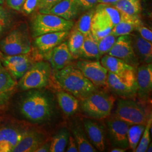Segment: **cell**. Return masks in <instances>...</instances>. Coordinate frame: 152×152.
Listing matches in <instances>:
<instances>
[{"instance_id":"cell-1","label":"cell","mask_w":152,"mask_h":152,"mask_svg":"<svg viewBox=\"0 0 152 152\" xmlns=\"http://www.w3.org/2000/svg\"><path fill=\"white\" fill-rule=\"evenodd\" d=\"M53 77L61 88L81 100L97 91L96 87L73 65L54 70Z\"/></svg>"},{"instance_id":"cell-2","label":"cell","mask_w":152,"mask_h":152,"mask_svg":"<svg viewBox=\"0 0 152 152\" xmlns=\"http://www.w3.org/2000/svg\"><path fill=\"white\" fill-rule=\"evenodd\" d=\"M19 110L27 120L41 122L49 120L53 113L52 100L44 92L31 91L22 98Z\"/></svg>"},{"instance_id":"cell-3","label":"cell","mask_w":152,"mask_h":152,"mask_svg":"<svg viewBox=\"0 0 152 152\" xmlns=\"http://www.w3.org/2000/svg\"><path fill=\"white\" fill-rule=\"evenodd\" d=\"M114 102L115 98L113 96L96 91L82 99L80 107L87 116L98 120L103 119L110 114Z\"/></svg>"},{"instance_id":"cell-4","label":"cell","mask_w":152,"mask_h":152,"mask_svg":"<svg viewBox=\"0 0 152 152\" xmlns=\"http://www.w3.org/2000/svg\"><path fill=\"white\" fill-rule=\"evenodd\" d=\"M73 24L72 20H66L53 14L39 12L34 16L31 22L33 37L48 33L69 31Z\"/></svg>"},{"instance_id":"cell-5","label":"cell","mask_w":152,"mask_h":152,"mask_svg":"<svg viewBox=\"0 0 152 152\" xmlns=\"http://www.w3.org/2000/svg\"><path fill=\"white\" fill-rule=\"evenodd\" d=\"M152 116L141 104L130 99H120L117 104L114 117L131 126L146 125Z\"/></svg>"},{"instance_id":"cell-6","label":"cell","mask_w":152,"mask_h":152,"mask_svg":"<svg viewBox=\"0 0 152 152\" xmlns=\"http://www.w3.org/2000/svg\"><path fill=\"white\" fill-rule=\"evenodd\" d=\"M0 49L7 55L29 54L32 48L26 28L20 26L11 31L0 41Z\"/></svg>"},{"instance_id":"cell-7","label":"cell","mask_w":152,"mask_h":152,"mask_svg":"<svg viewBox=\"0 0 152 152\" xmlns=\"http://www.w3.org/2000/svg\"><path fill=\"white\" fill-rule=\"evenodd\" d=\"M51 73V67L49 63L36 62L20 78L19 87L23 90L42 88L48 85Z\"/></svg>"},{"instance_id":"cell-8","label":"cell","mask_w":152,"mask_h":152,"mask_svg":"<svg viewBox=\"0 0 152 152\" xmlns=\"http://www.w3.org/2000/svg\"><path fill=\"white\" fill-rule=\"evenodd\" d=\"M107 86L115 94L131 98L137 94L136 72L125 76H118L108 72Z\"/></svg>"},{"instance_id":"cell-9","label":"cell","mask_w":152,"mask_h":152,"mask_svg":"<svg viewBox=\"0 0 152 152\" xmlns=\"http://www.w3.org/2000/svg\"><path fill=\"white\" fill-rule=\"evenodd\" d=\"M76 66L96 87L107 85L108 71L100 61L80 60Z\"/></svg>"},{"instance_id":"cell-10","label":"cell","mask_w":152,"mask_h":152,"mask_svg":"<svg viewBox=\"0 0 152 152\" xmlns=\"http://www.w3.org/2000/svg\"><path fill=\"white\" fill-rule=\"evenodd\" d=\"M0 61L15 79H20L33 65L32 59L27 54L7 55L1 54Z\"/></svg>"},{"instance_id":"cell-11","label":"cell","mask_w":152,"mask_h":152,"mask_svg":"<svg viewBox=\"0 0 152 152\" xmlns=\"http://www.w3.org/2000/svg\"><path fill=\"white\" fill-rule=\"evenodd\" d=\"M108 55L120 58L134 68L140 63L132 48L130 34L117 37Z\"/></svg>"},{"instance_id":"cell-12","label":"cell","mask_w":152,"mask_h":152,"mask_svg":"<svg viewBox=\"0 0 152 152\" xmlns=\"http://www.w3.org/2000/svg\"><path fill=\"white\" fill-rule=\"evenodd\" d=\"M107 126L113 146L125 149L129 148L127 135L130 125L114 117L107 121Z\"/></svg>"},{"instance_id":"cell-13","label":"cell","mask_w":152,"mask_h":152,"mask_svg":"<svg viewBox=\"0 0 152 152\" xmlns=\"http://www.w3.org/2000/svg\"><path fill=\"white\" fill-rule=\"evenodd\" d=\"M137 94L142 101L146 102L149 98L152 89V65L142 64L137 67L136 72Z\"/></svg>"},{"instance_id":"cell-14","label":"cell","mask_w":152,"mask_h":152,"mask_svg":"<svg viewBox=\"0 0 152 152\" xmlns=\"http://www.w3.org/2000/svg\"><path fill=\"white\" fill-rule=\"evenodd\" d=\"M48 59L54 70L60 69L69 65L73 59L66 42H62L48 52Z\"/></svg>"},{"instance_id":"cell-15","label":"cell","mask_w":152,"mask_h":152,"mask_svg":"<svg viewBox=\"0 0 152 152\" xmlns=\"http://www.w3.org/2000/svg\"><path fill=\"white\" fill-rule=\"evenodd\" d=\"M83 129L93 146L99 151H104L105 137L103 127L96 121L86 120L83 122Z\"/></svg>"},{"instance_id":"cell-16","label":"cell","mask_w":152,"mask_h":152,"mask_svg":"<svg viewBox=\"0 0 152 152\" xmlns=\"http://www.w3.org/2000/svg\"><path fill=\"white\" fill-rule=\"evenodd\" d=\"M69 35V31L48 33L36 37L34 44L42 53H48L60 45Z\"/></svg>"},{"instance_id":"cell-17","label":"cell","mask_w":152,"mask_h":152,"mask_svg":"<svg viewBox=\"0 0 152 152\" xmlns=\"http://www.w3.org/2000/svg\"><path fill=\"white\" fill-rule=\"evenodd\" d=\"M120 11L112 5L99 4L93 18L113 28L120 22Z\"/></svg>"},{"instance_id":"cell-18","label":"cell","mask_w":152,"mask_h":152,"mask_svg":"<svg viewBox=\"0 0 152 152\" xmlns=\"http://www.w3.org/2000/svg\"><path fill=\"white\" fill-rule=\"evenodd\" d=\"M134 51L139 63H151L152 60V42L142 38L139 34L130 35Z\"/></svg>"},{"instance_id":"cell-19","label":"cell","mask_w":152,"mask_h":152,"mask_svg":"<svg viewBox=\"0 0 152 152\" xmlns=\"http://www.w3.org/2000/svg\"><path fill=\"white\" fill-rule=\"evenodd\" d=\"M44 142V136L41 134L34 131L25 132L21 140L11 152H35Z\"/></svg>"},{"instance_id":"cell-20","label":"cell","mask_w":152,"mask_h":152,"mask_svg":"<svg viewBox=\"0 0 152 152\" xmlns=\"http://www.w3.org/2000/svg\"><path fill=\"white\" fill-rule=\"evenodd\" d=\"M17 83L0 61V107L7 103Z\"/></svg>"},{"instance_id":"cell-21","label":"cell","mask_w":152,"mask_h":152,"mask_svg":"<svg viewBox=\"0 0 152 152\" xmlns=\"http://www.w3.org/2000/svg\"><path fill=\"white\" fill-rule=\"evenodd\" d=\"M25 132L5 127L0 129V152H10L21 140Z\"/></svg>"},{"instance_id":"cell-22","label":"cell","mask_w":152,"mask_h":152,"mask_svg":"<svg viewBox=\"0 0 152 152\" xmlns=\"http://www.w3.org/2000/svg\"><path fill=\"white\" fill-rule=\"evenodd\" d=\"M120 22L112 28L110 33L116 37L130 34L142 23L139 15H130L120 13Z\"/></svg>"},{"instance_id":"cell-23","label":"cell","mask_w":152,"mask_h":152,"mask_svg":"<svg viewBox=\"0 0 152 152\" xmlns=\"http://www.w3.org/2000/svg\"><path fill=\"white\" fill-rule=\"evenodd\" d=\"M80 11L75 0H61L56 5L43 14H50L65 19L72 20L76 18Z\"/></svg>"},{"instance_id":"cell-24","label":"cell","mask_w":152,"mask_h":152,"mask_svg":"<svg viewBox=\"0 0 152 152\" xmlns=\"http://www.w3.org/2000/svg\"><path fill=\"white\" fill-rule=\"evenodd\" d=\"M101 64L107 71L118 76H125L135 72V68L120 58L105 55L101 59Z\"/></svg>"},{"instance_id":"cell-25","label":"cell","mask_w":152,"mask_h":152,"mask_svg":"<svg viewBox=\"0 0 152 152\" xmlns=\"http://www.w3.org/2000/svg\"><path fill=\"white\" fill-rule=\"evenodd\" d=\"M57 100L60 108L67 116L75 114L80 106L77 98L65 91H60L57 94Z\"/></svg>"},{"instance_id":"cell-26","label":"cell","mask_w":152,"mask_h":152,"mask_svg":"<svg viewBox=\"0 0 152 152\" xmlns=\"http://www.w3.org/2000/svg\"><path fill=\"white\" fill-rule=\"evenodd\" d=\"M73 137L78 147V152H95L96 149L92 145L87 137V135L80 125L73 126L72 129Z\"/></svg>"},{"instance_id":"cell-27","label":"cell","mask_w":152,"mask_h":152,"mask_svg":"<svg viewBox=\"0 0 152 152\" xmlns=\"http://www.w3.org/2000/svg\"><path fill=\"white\" fill-rule=\"evenodd\" d=\"M80 56L86 59L98 60L101 57L98 50L97 40L93 37L91 33L84 37Z\"/></svg>"},{"instance_id":"cell-28","label":"cell","mask_w":152,"mask_h":152,"mask_svg":"<svg viewBox=\"0 0 152 152\" xmlns=\"http://www.w3.org/2000/svg\"><path fill=\"white\" fill-rule=\"evenodd\" d=\"M120 13L130 15H139L141 11L140 0H119L112 4Z\"/></svg>"},{"instance_id":"cell-29","label":"cell","mask_w":152,"mask_h":152,"mask_svg":"<svg viewBox=\"0 0 152 152\" xmlns=\"http://www.w3.org/2000/svg\"><path fill=\"white\" fill-rule=\"evenodd\" d=\"M69 132L66 129L60 130L53 137L50 142L51 152H65L69 140Z\"/></svg>"},{"instance_id":"cell-30","label":"cell","mask_w":152,"mask_h":152,"mask_svg":"<svg viewBox=\"0 0 152 152\" xmlns=\"http://www.w3.org/2000/svg\"><path fill=\"white\" fill-rule=\"evenodd\" d=\"M84 37L85 36L76 29L71 33L68 46L73 58L77 59L80 56Z\"/></svg>"},{"instance_id":"cell-31","label":"cell","mask_w":152,"mask_h":152,"mask_svg":"<svg viewBox=\"0 0 152 152\" xmlns=\"http://www.w3.org/2000/svg\"><path fill=\"white\" fill-rule=\"evenodd\" d=\"M145 125H134L130 126L128 131L129 147L135 152L137 147L142 133L145 129Z\"/></svg>"},{"instance_id":"cell-32","label":"cell","mask_w":152,"mask_h":152,"mask_svg":"<svg viewBox=\"0 0 152 152\" xmlns=\"http://www.w3.org/2000/svg\"><path fill=\"white\" fill-rule=\"evenodd\" d=\"M95 9L93 8L82 15L76 24L75 29L82 33L84 36L91 32L92 17L95 13Z\"/></svg>"},{"instance_id":"cell-33","label":"cell","mask_w":152,"mask_h":152,"mask_svg":"<svg viewBox=\"0 0 152 152\" xmlns=\"http://www.w3.org/2000/svg\"><path fill=\"white\" fill-rule=\"evenodd\" d=\"M152 116L150 117L145 125V129L141 136L139 143L135 149V152H145L147 151V148L150 144V134L152 127Z\"/></svg>"},{"instance_id":"cell-34","label":"cell","mask_w":152,"mask_h":152,"mask_svg":"<svg viewBox=\"0 0 152 152\" xmlns=\"http://www.w3.org/2000/svg\"><path fill=\"white\" fill-rule=\"evenodd\" d=\"M117 37L110 33L97 41L98 50L100 56L105 54H108L115 43Z\"/></svg>"},{"instance_id":"cell-35","label":"cell","mask_w":152,"mask_h":152,"mask_svg":"<svg viewBox=\"0 0 152 152\" xmlns=\"http://www.w3.org/2000/svg\"><path fill=\"white\" fill-rule=\"evenodd\" d=\"M12 17L5 8L0 6V38L2 37L11 27Z\"/></svg>"},{"instance_id":"cell-36","label":"cell","mask_w":152,"mask_h":152,"mask_svg":"<svg viewBox=\"0 0 152 152\" xmlns=\"http://www.w3.org/2000/svg\"><path fill=\"white\" fill-rule=\"evenodd\" d=\"M80 12L87 11L95 7L98 0H75Z\"/></svg>"},{"instance_id":"cell-37","label":"cell","mask_w":152,"mask_h":152,"mask_svg":"<svg viewBox=\"0 0 152 152\" xmlns=\"http://www.w3.org/2000/svg\"><path fill=\"white\" fill-rule=\"evenodd\" d=\"M61 0H40L38 8L39 12L44 13L51 9Z\"/></svg>"},{"instance_id":"cell-38","label":"cell","mask_w":152,"mask_h":152,"mask_svg":"<svg viewBox=\"0 0 152 152\" xmlns=\"http://www.w3.org/2000/svg\"><path fill=\"white\" fill-rule=\"evenodd\" d=\"M40 0H26L22 10L26 14H29L38 7Z\"/></svg>"},{"instance_id":"cell-39","label":"cell","mask_w":152,"mask_h":152,"mask_svg":"<svg viewBox=\"0 0 152 152\" xmlns=\"http://www.w3.org/2000/svg\"><path fill=\"white\" fill-rule=\"evenodd\" d=\"M135 30L139 33V34L142 38L146 39L149 42L152 41V31L148 28L143 26L142 24L138 26L136 28Z\"/></svg>"},{"instance_id":"cell-40","label":"cell","mask_w":152,"mask_h":152,"mask_svg":"<svg viewBox=\"0 0 152 152\" xmlns=\"http://www.w3.org/2000/svg\"><path fill=\"white\" fill-rule=\"evenodd\" d=\"M26 0H6L7 6L16 11H21Z\"/></svg>"},{"instance_id":"cell-41","label":"cell","mask_w":152,"mask_h":152,"mask_svg":"<svg viewBox=\"0 0 152 152\" xmlns=\"http://www.w3.org/2000/svg\"><path fill=\"white\" fill-rule=\"evenodd\" d=\"M67 148L65 151L67 152H78V147L76 143V140L74 137L69 135V140L67 144Z\"/></svg>"},{"instance_id":"cell-42","label":"cell","mask_w":152,"mask_h":152,"mask_svg":"<svg viewBox=\"0 0 152 152\" xmlns=\"http://www.w3.org/2000/svg\"><path fill=\"white\" fill-rule=\"evenodd\" d=\"M50 150V143L45 142L38 147L35 152H48Z\"/></svg>"},{"instance_id":"cell-43","label":"cell","mask_w":152,"mask_h":152,"mask_svg":"<svg viewBox=\"0 0 152 152\" xmlns=\"http://www.w3.org/2000/svg\"><path fill=\"white\" fill-rule=\"evenodd\" d=\"M119 0H98V3L112 5Z\"/></svg>"},{"instance_id":"cell-44","label":"cell","mask_w":152,"mask_h":152,"mask_svg":"<svg viewBox=\"0 0 152 152\" xmlns=\"http://www.w3.org/2000/svg\"><path fill=\"white\" fill-rule=\"evenodd\" d=\"M126 149H124V148H121L119 147H115L113 149H112V151H110L111 152H126Z\"/></svg>"},{"instance_id":"cell-45","label":"cell","mask_w":152,"mask_h":152,"mask_svg":"<svg viewBox=\"0 0 152 152\" xmlns=\"http://www.w3.org/2000/svg\"><path fill=\"white\" fill-rule=\"evenodd\" d=\"M146 152H152V144H149L148 147L147 148V151Z\"/></svg>"},{"instance_id":"cell-46","label":"cell","mask_w":152,"mask_h":152,"mask_svg":"<svg viewBox=\"0 0 152 152\" xmlns=\"http://www.w3.org/2000/svg\"><path fill=\"white\" fill-rule=\"evenodd\" d=\"M4 0H0V5H2V4H3V3H4Z\"/></svg>"}]
</instances>
